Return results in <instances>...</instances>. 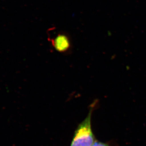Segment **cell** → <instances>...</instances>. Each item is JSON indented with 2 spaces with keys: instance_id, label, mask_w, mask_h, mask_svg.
<instances>
[{
  "instance_id": "obj_1",
  "label": "cell",
  "mask_w": 146,
  "mask_h": 146,
  "mask_svg": "<svg viewBox=\"0 0 146 146\" xmlns=\"http://www.w3.org/2000/svg\"><path fill=\"white\" fill-rule=\"evenodd\" d=\"M98 104V100H95L90 105L87 116L74 131L70 146H92L96 141L92 127V116Z\"/></svg>"
},
{
  "instance_id": "obj_2",
  "label": "cell",
  "mask_w": 146,
  "mask_h": 146,
  "mask_svg": "<svg viewBox=\"0 0 146 146\" xmlns=\"http://www.w3.org/2000/svg\"><path fill=\"white\" fill-rule=\"evenodd\" d=\"M50 41L55 50L59 53L67 54L72 50V41L70 36L66 33H58L51 38Z\"/></svg>"
},
{
  "instance_id": "obj_3",
  "label": "cell",
  "mask_w": 146,
  "mask_h": 146,
  "mask_svg": "<svg viewBox=\"0 0 146 146\" xmlns=\"http://www.w3.org/2000/svg\"><path fill=\"white\" fill-rule=\"evenodd\" d=\"M92 146H112L107 142H104L101 141L96 140V141Z\"/></svg>"
}]
</instances>
